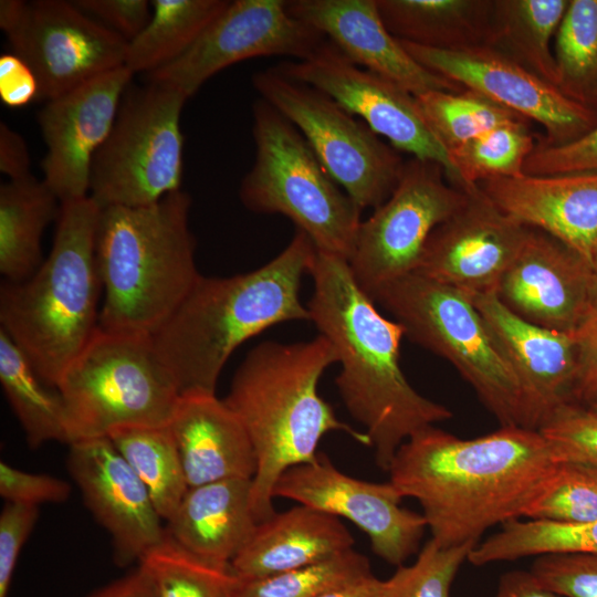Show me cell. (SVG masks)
<instances>
[{
	"label": "cell",
	"mask_w": 597,
	"mask_h": 597,
	"mask_svg": "<svg viewBox=\"0 0 597 597\" xmlns=\"http://www.w3.org/2000/svg\"><path fill=\"white\" fill-rule=\"evenodd\" d=\"M559 464L538 430L500 427L462 439L429 426L399 447L388 472L404 498L419 502L431 538L452 547L524 517Z\"/></svg>",
	"instance_id": "cell-1"
},
{
	"label": "cell",
	"mask_w": 597,
	"mask_h": 597,
	"mask_svg": "<svg viewBox=\"0 0 597 597\" xmlns=\"http://www.w3.org/2000/svg\"><path fill=\"white\" fill-rule=\"evenodd\" d=\"M310 274L311 321L334 347L341 370L335 384L348 413L359 422L388 471L413 433L448 420L452 411L420 395L400 366L402 326L383 316L356 283L347 260L317 251Z\"/></svg>",
	"instance_id": "cell-2"
},
{
	"label": "cell",
	"mask_w": 597,
	"mask_h": 597,
	"mask_svg": "<svg viewBox=\"0 0 597 597\" xmlns=\"http://www.w3.org/2000/svg\"><path fill=\"white\" fill-rule=\"evenodd\" d=\"M315 254L313 241L296 229L285 249L255 270L227 277L200 276L153 336L180 395L216 394L223 366L240 345L274 325L311 321L300 291Z\"/></svg>",
	"instance_id": "cell-3"
},
{
	"label": "cell",
	"mask_w": 597,
	"mask_h": 597,
	"mask_svg": "<svg viewBox=\"0 0 597 597\" xmlns=\"http://www.w3.org/2000/svg\"><path fill=\"white\" fill-rule=\"evenodd\" d=\"M337 355L323 335L253 347L233 375L223 400L244 426L256 457L251 504L259 522L275 513L273 491L281 475L315 459L322 438L342 431L370 447L365 432L342 422L318 392L325 370Z\"/></svg>",
	"instance_id": "cell-4"
},
{
	"label": "cell",
	"mask_w": 597,
	"mask_h": 597,
	"mask_svg": "<svg viewBox=\"0 0 597 597\" xmlns=\"http://www.w3.org/2000/svg\"><path fill=\"white\" fill-rule=\"evenodd\" d=\"M191 198L171 192L144 207L101 208L95 253L103 287L98 327L154 336L202 274L189 227Z\"/></svg>",
	"instance_id": "cell-5"
},
{
	"label": "cell",
	"mask_w": 597,
	"mask_h": 597,
	"mask_svg": "<svg viewBox=\"0 0 597 597\" xmlns=\"http://www.w3.org/2000/svg\"><path fill=\"white\" fill-rule=\"evenodd\" d=\"M100 213L90 196L62 202L49 256L29 279L0 289V329L53 387L98 328Z\"/></svg>",
	"instance_id": "cell-6"
},
{
	"label": "cell",
	"mask_w": 597,
	"mask_h": 597,
	"mask_svg": "<svg viewBox=\"0 0 597 597\" xmlns=\"http://www.w3.org/2000/svg\"><path fill=\"white\" fill-rule=\"evenodd\" d=\"M252 113L256 150L240 186L241 202L253 212L285 216L317 251L348 261L363 210L285 116L262 98L253 104Z\"/></svg>",
	"instance_id": "cell-7"
},
{
	"label": "cell",
	"mask_w": 597,
	"mask_h": 597,
	"mask_svg": "<svg viewBox=\"0 0 597 597\" xmlns=\"http://www.w3.org/2000/svg\"><path fill=\"white\" fill-rule=\"evenodd\" d=\"M370 298L395 317L405 336L448 360L501 427L525 428L521 383L469 295L410 273Z\"/></svg>",
	"instance_id": "cell-8"
},
{
	"label": "cell",
	"mask_w": 597,
	"mask_h": 597,
	"mask_svg": "<svg viewBox=\"0 0 597 597\" xmlns=\"http://www.w3.org/2000/svg\"><path fill=\"white\" fill-rule=\"evenodd\" d=\"M56 388L70 443L107 437L119 427L166 426L180 396L153 336L100 327Z\"/></svg>",
	"instance_id": "cell-9"
},
{
	"label": "cell",
	"mask_w": 597,
	"mask_h": 597,
	"mask_svg": "<svg viewBox=\"0 0 597 597\" xmlns=\"http://www.w3.org/2000/svg\"><path fill=\"white\" fill-rule=\"evenodd\" d=\"M187 100L156 81L127 87L92 165L90 197L101 208L149 206L181 189Z\"/></svg>",
	"instance_id": "cell-10"
},
{
	"label": "cell",
	"mask_w": 597,
	"mask_h": 597,
	"mask_svg": "<svg viewBox=\"0 0 597 597\" xmlns=\"http://www.w3.org/2000/svg\"><path fill=\"white\" fill-rule=\"evenodd\" d=\"M252 84L262 100L301 132L332 178L362 210L386 201L405 163L394 147L331 96L274 67L253 74Z\"/></svg>",
	"instance_id": "cell-11"
},
{
	"label": "cell",
	"mask_w": 597,
	"mask_h": 597,
	"mask_svg": "<svg viewBox=\"0 0 597 597\" xmlns=\"http://www.w3.org/2000/svg\"><path fill=\"white\" fill-rule=\"evenodd\" d=\"M444 168L412 157L404 163L390 196L362 220L348 259L359 287L370 297L381 286L413 273L433 230L464 202Z\"/></svg>",
	"instance_id": "cell-12"
},
{
	"label": "cell",
	"mask_w": 597,
	"mask_h": 597,
	"mask_svg": "<svg viewBox=\"0 0 597 597\" xmlns=\"http://www.w3.org/2000/svg\"><path fill=\"white\" fill-rule=\"evenodd\" d=\"M286 4L284 0L230 1L187 52L149 73V81L170 85L189 98L216 73L240 61L311 57L327 39L292 17Z\"/></svg>",
	"instance_id": "cell-13"
},
{
	"label": "cell",
	"mask_w": 597,
	"mask_h": 597,
	"mask_svg": "<svg viewBox=\"0 0 597 597\" xmlns=\"http://www.w3.org/2000/svg\"><path fill=\"white\" fill-rule=\"evenodd\" d=\"M281 74L311 85L348 113L359 116L396 150L440 164L449 182L455 180L451 158L426 123L410 92L348 60L331 41L311 57L273 66Z\"/></svg>",
	"instance_id": "cell-14"
},
{
	"label": "cell",
	"mask_w": 597,
	"mask_h": 597,
	"mask_svg": "<svg viewBox=\"0 0 597 597\" xmlns=\"http://www.w3.org/2000/svg\"><path fill=\"white\" fill-rule=\"evenodd\" d=\"M400 43L429 71L540 124L545 132L538 137L542 144H567L597 125V112L570 100L556 86L490 46L441 51Z\"/></svg>",
	"instance_id": "cell-15"
},
{
	"label": "cell",
	"mask_w": 597,
	"mask_h": 597,
	"mask_svg": "<svg viewBox=\"0 0 597 597\" xmlns=\"http://www.w3.org/2000/svg\"><path fill=\"white\" fill-rule=\"evenodd\" d=\"M273 495L348 520L368 536L375 555L397 567L418 551L428 528L422 514L400 505L404 496L390 481L353 478L323 452L286 470Z\"/></svg>",
	"instance_id": "cell-16"
},
{
	"label": "cell",
	"mask_w": 597,
	"mask_h": 597,
	"mask_svg": "<svg viewBox=\"0 0 597 597\" xmlns=\"http://www.w3.org/2000/svg\"><path fill=\"white\" fill-rule=\"evenodd\" d=\"M13 53L33 70L39 100L59 97L125 65L128 42L74 2H29L21 25L7 36Z\"/></svg>",
	"instance_id": "cell-17"
},
{
	"label": "cell",
	"mask_w": 597,
	"mask_h": 597,
	"mask_svg": "<svg viewBox=\"0 0 597 597\" xmlns=\"http://www.w3.org/2000/svg\"><path fill=\"white\" fill-rule=\"evenodd\" d=\"M461 189L463 205L433 230L413 273L469 296L496 294L530 228L503 212L478 184Z\"/></svg>",
	"instance_id": "cell-18"
},
{
	"label": "cell",
	"mask_w": 597,
	"mask_h": 597,
	"mask_svg": "<svg viewBox=\"0 0 597 597\" xmlns=\"http://www.w3.org/2000/svg\"><path fill=\"white\" fill-rule=\"evenodd\" d=\"M134 73L125 65L46 102L38 114L44 182L62 202L90 196L94 158L106 142Z\"/></svg>",
	"instance_id": "cell-19"
},
{
	"label": "cell",
	"mask_w": 597,
	"mask_h": 597,
	"mask_svg": "<svg viewBox=\"0 0 597 597\" xmlns=\"http://www.w3.org/2000/svg\"><path fill=\"white\" fill-rule=\"evenodd\" d=\"M69 446L67 470L86 506L111 535L116 564L139 563L166 536L146 485L108 437Z\"/></svg>",
	"instance_id": "cell-20"
},
{
	"label": "cell",
	"mask_w": 597,
	"mask_h": 597,
	"mask_svg": "<svg viewBox=\"0 0 597 597\" xmlns=\"http://www.w3.org/2000/svg\"><path fill=\"white\" fill-rule=\"evenodd\" d=\"M591 265L554 237L530 228L502 276L496 296L535 325L574 332L593 308Z\"/></svg>",
	"instance_id": "cell-21"
},
{
	"label": "cell",
	"mask_w": 597,
	"mask_h": 597,
	"mask_svg": "<svg viewBox=\"0 0 597 597\" xmlns=\"http://www.w3.org/2000/svg\"><path fill=\"white\" fill-rule=\"evenodd\" d=\"M470 297L521 383L525 428L538 430L556 408L575 401L578 348L573 332L530 323L509 310L496 294Z\"/></svg>",
	"instance_id": "cell-22"
},
{
	"label": "cell",
	"mask_w": 597,
	"mask_h": 597,
	"mask_svg": "<svg viewBox=\"0 0 597 597\" xmlns=\"http://www.w3.org/2000/svg\"><path fill=\"white\" fill-rule=\"evenodd\" d=\"M286 9L325 35L353 63L395 82L413 96L464 90L429 71L405 50L384 24L376 0H289Z\"/></svg>",
	"instance_id": "cell-23"
},
{
	"label": "cell",
	"mask_w": 597,
	"mask_h": 597,
	"mask_svg": "<svg viewBox=\"0 0 597 597\" xmlns=\"http://www.w3.org/2000/svg\"><path fill=\"white\" fill-rule=\"evenodd\" d=\"M507 216L597 258V171L491 178L478 184Z\"/></svg>",
	"instance_id": "cell-24"
},
{
	"label": "cell",
	"mask_w": 597,
	"mask_h": 597,
	"mask_svg": "<svg viewBox=\"0 0 597 597\" xmlns=\"http://www.w3.org/2000/svg\"><path fill=\"white\" fill-rule=\"evenodd\" d=\"M189 488L253 479L256 457L239 417L216 394L179 396L168 423Z\"/></svg>",
	"instance_id": "cell-25"
},
{
	"label": "cell",
	"mask_w": 597,
	"mask_h": 597,
	"mask_svg": "<svg viewBox=\"0 0 597 597\" xmlns=\"http://www.w3.org/2000/svg\"><path fill=\"white\" fill-rule=\"evenodd\" d=\"M353 545L338 517L298 504L259 522L230 566L238 577H263L323 562Z\"/></svg>",
	"instance_id": "cell-26"
},
{
	"label": "cell",
	"mask_w": 597,
	"mask_h": 597,
	"mask_svg": "<svg viewBox=\"0 0 597 597\" xmlns=\"http://www.w3.org/2000/svg\"><path fill=\"white\" fill-rule=\"evenodd\" d=\"M251 486V479H228L189 488L166 535L199 558L230 565L258 524Z\"/></svg>",
	"instance_id": "cell-27"
},
{
	"label": "cell",
	"mask_w": 597,
	"mask_h": 597,
	"mask_svg": "<svg viewBox=\"0 0 597 597\" xmlns=\"http://www.w3.org/2000/svg\"><path fill=\"white\" fill-rule=\"evenodd\" d=\"M398 40L441 50L488 46L493 0H376Z\"/></svg>",
	"instance_id": "cell-28"
},
{
	"label": "cell",
	"mask_w": 597,
	"mask_h": 597,
	"mask_svg": "<svg viewBox=\"0 0 597 597\" xmlns=\"http://www.w3.org/2000/svg\"><path fill=\"white\" fill-rule=\"evenodd\" d=\"M61 201L44 180L34 176L0 186V273L21 282L43 263L42 237L57 218Z\"/></svg>",
	"instance_id": "cell-29"
},
{
	"label": "cell",
	"mask_w": 597,
	"mask_h": 597,
	"mask_svg": "<svg viewBox=\"0 0 597 597\" xmlns=\"http://www.w3.org/2000/svg\"><path fill=\"white\" fill-rule=\"evenodd\" d=\"M569 0H493L488 46L557 87L552 45Z\"/></svg>",
	"instance_id": "cell-30"
},
{
	"label": "cell",
	"mask_w": 597,
	"mask_h": 597,
	"mask_svg": "<svg viewBox=\"0 0 597 597\" xmlns=\"http://www.w3.org/2000/svg\"><path fill=\"white\" fill-rule=\"evenodd\" d=\"M0 383L30 448L49 441L70 444L62 396L36 373L27 355L0 329Z\"/></svg>",
	"instance_id": "cell-31"
},
{
	"label": "cell",
	"mask_w": 597,
	"mask_h": 597,
	"mask_svg": "<svg viewBox=\"0 0 597 597\" xmlns=\"http://www.w3.org/2000/svg\"><path fill=\"white\" fill-rule=\"evenodd\" d=\"M226 0H153L145 29L128 42L125 66L148 74L187 52L227 8Z\"/></svg>",
	"instance_id": "cell-32"
},
{
	"label": "cell",
	"mask_w": 597,
	"mask_h": 597,
	"mask_svg": "<svg viewBox=\"0 0 597 597\" xmlns=\"http://www.w3.org/2000/svg\"><path fill=\"white\" fill-rule=\"evenodd\" d=\"M107 437L146 485L160 517L169 520L189 486L168 425L119 427Z\"/></svg>",
	"instance_id": "cell-33"
},
{
	"label": "cell",
	"mask_w": 597,
	"mask_h": 597,
	"mask_svg": "<svg viewBox=\"0 0 597 597\" xmlns=\"http://www.w3.org/2000/svg\"><path fill=\"white\" fill-rule=\"evenodd\" d=\"M561 553L597 555V521L569 524L513 520L503 524L500 532L478 543L468 561L474 566H483Z\"/></svg>",
	"instance_id": "cell-34"
},
{
	"label": "cell",
	"mask_w": 597,
	"mask_h": 597,
	"mask_svg": "<svg viewBox=\"0 0 597 597\" xmlns=\"http://www.w3.org/2000/svg\"><path fill=\"white\" fill-rule=\"evenodd\" d=\"M557 88L597 112V0H569L554 39Z\"/></svg>",
	"instance_id": "cell-35"
},
{
	"label": "cell",
	"mask_w": 597,
	"mask_h": 597,
	"mask_svg": "<svg viewBox=\"0 0 597 597\" xmlns=\"http://www.w3.org/2000/svg\"><path fill=\"white\" fill-rule=\"evenodd\" d=\"M416 101L426 123L448 154L500 125L527 121L467 88L432 91L416 96Z\"/></svg>",
	"instance_id": "cell-36"
},
{
	"label": "cell",
	"mask_w": 597,
	"mask_h": 597,
	"mask_svg": "<svg viewBox=\"0 0 597 597\" xmlns=\"http://www.w3.org/2000/svg\"><path fill=\"white\" fill-rule=\"evenodd\" d=\"M536 143L528 121L500 125L449 153L457 175L452 185L464 187L520 176Z\"/></svg>",
	"instance_id": "cell-37"
},
{
	"label": "cell",
	"mask_w": 597,
	"mask_h": 597,
	"mask_svg": "<svg viewBox=\"0 0 597 597\" xmlns=\"http://www.w3.org/2000/svg\"><path fill=\"white\" fill-rule=\"evenodd\" d=\"M139 563L153 578L155 597H233L230 565L199 558L167 535Z\"/></svg>",
	"instance_id": "cell-38"
},
{
	"label": "cell",
	"mask_w": 597,
	"mask_h": 597,
	"mask_svg": "<svg viewBox=\"0 0 597 597\" xmlns=\"http://www.w3.org/2000/svg\"><path fill=\"white\" fill-rule=\"evenodd\" d=\"M371 573L369 559L350 548L302 568L256 578L237 576L233 597H317Z\"/></svg>",
	"instance_id": "cell-39"
},
{
	"label": "cell",
	"mask_w": 597,
	"mask_h": 597,
	"mask_svg": "<svg viewBox=\"0 0 597 597\" xmlns=\"http://www.w3.org/2000/svg\"><path fill=\"white\" fill-rule=\"evenodd\" d=\"M524 517L569 524L597 521V470L561 463L548 488L527 507Z\"/></svg>",
	"instance_id": "cell-40"
},
{
	"label": "cell",
	"mask_w": 597,
	"mask_h": 597,
	"mask_svg": "<svg viewBox=\"0 0 597 597\" xmlns=\"http://www.w3.org/2000/svg\"><path fill=\"white\" fill-rule=\"evenodd\" d=\"M476 544L443 547L430 538L410 566L388 578V597H450L452 582Z\"/></svg>",
	"instance_id": "cell-41"
},
{
	"label": "cell",
	"mask_w": 597,
	"mask_h": 597,
	"mask_svg": "<svg viewBox=\"0 0 597 597\" xmlns=\"http://www.w3.org/2000/svg\"><path fill=\"white\" fill-rule=\"evenodd\" d=\"M538 431L558 463L597 470V411L576 401L564 404L549 415Z\"/></svg>",
	"instance_id": "cell-42"
},
{
	"label": "cell",
	"mask_w": 597,
	"mask_h": 597,
	"mask_svg": "<svg viewBox=\"0 0 597 597\" xmlns=\"http://www.w3.org/2000/svg\"><path fill=\"white\" fill-rule=\"evenodd\" d=\"M530 572L544 587L562 597H597V555H541Z\"/></svg>",
	"instance_id": "cell-43"
},
{
	"label": "cell",
	"mask_w": 597,
	"mask_h": 597,
	"mask_svg": "<svg viewBox=\"0 0 597 597\" xmlns=\"http://www.w3.org/2000/svg\"><path fill=\"white\" fill-rule=\"evenodd\" d=\"M597 171V125L567 144L551 146L538 142L527 157L523 174L547 176Z\"/></svg>",
	"instance_id": "cell-44"
},
{
	"label": "cell",
	"mask_w": 597,
	"mask_h": 597,
	"mask_svg": "<svg viewBox=\"0 0 597 597\" xmlns=\"http://www.w3.org/2000/svg\"><path fill=\"white\" fill-rule=\"evenodd\" d=\"M71 494V485L60 478L19 470L0 462V495L6 502L39 506L62 503Z\"/></svg>",
	"instance_id": "cell-45"
},
{
	"label": "cell",
	"mask_w": 597,
	"mask_h": 597,
	"mask_svg": "<svg viewBox=\"0 0 597 597\" xmlns=\"http://www.w3.org/2000/svg\"><path fill=\"white\" fill-rule=\"evenodd\" d=\"M38 517V506L12 502L0 513V597H8L19 554Z\"/></svg>",
	"instance_id": "cell-46"
},
{
	"label": "cell",
	"mask_w": 597,
	"mask_h": 597,
	"mask_svg": "<svg viewBox=\"0 0 597 597\" xmlns=\"http://www.w3.org/2000/svg\"><path fill=\"white\" fill-rule=\"evenodd\" d=\"M83 12L97 20L127 42L135 39L151 17L147 0H77L73 1Z\"/></svg>",
	"instance_id": "cell-47"
},
{
	"label": "cell",
	"mask_w": 597,
	"mask_h": 597,
	"mask_svg": "<svg viewBox=\"0 0 597 597\" xmlns=\"http://www.w3.org/2000/svg\"><path fill=\"white\" fill-rule=\"evenodd\" d=\"M573 335L578 348L574 399L586 404L597 395V310H590Z\"/></svg>",
	"instance_id": "cell-48"
},
{
	"label": "cell",
	"mask_w": 597,
	"mask_h": 597,
	"mask_svg": "<svg viewBox=\"0 0 597 597\" xmlns=\"http://www.w3.org/2000/svg\"><path fill=\"white\" fill-rule=\"evenodd\" d=\"M0 98L9 107H22L39 100L36 75L15 53L0 56Z\"/></svg>",
	"instance_id": "cell-49"
},
{
	"label": "cell",
	"mask_w": 597,
	"mask_h": 597,
	"mask_svg": "<svg viewBox=\"0 0 597 597\" xmlns=\"http://www.w3.org/2000/svg\"><path fill=\"white\" fill-rule=\"evenodd\" d=\"M30 155L24 138L8 126L0 123V171L9 180L29 177Z\"/></svg>",
	"instance_id": "cell-50"
},
{
	"label": "cell",
	"mask_w": 597,
	"mask_h": 597,
	"mask_svg": "<svg viewBox=\"0 0 597 597\" xmlns=\"http://www.w3.org/2000/svg\"><path fill=\"white\" fill-rule=\"evenodd\" d=\"M86 597H155V587L149 572L139 563L129 574Z\"/></svg>",
	"instance_id": "cell-51"
},
{
	"label": "cell",
	"mask_w": 597,
	"mask_h": 597,
	"mask_svg": "<svg viewBox=\"0 0 597 597\" xmlns=\"http://www.w3.org/2000/svg\"><path fill=\"white\" fill-rule=\"evenodd\" d=\"M494 597H562L544 587L531 572L512 570L500 578Z\"/></svg>",
	"instance_id": "cell-52"
},
{
	"label": "cell",
	"mask_w": 597,
	"mask_h": 597,
	"mask_svg": "<svg viewBox=\"0 0 597 597\" xmlns=\"http://www.w3.org/2000/svg\"><path fill=\"white\" fill-rule=\"evenodd\" d=\"M388 580H381L371 573L332 588L317 597H388Z\"/></svg>",
	"instance_id": "cell-53"
},
{
	"label": "cell",
	"mask_w": 597,
	"mask_h": 597,
	"mask_svg": "<svg viewBox=\"0 0 597 597\" xmlns=\"http://www.w3.org/2000/svg\"><path fill=\"white\" fill-rule=\"evenodd\" d=\"M29 9V2L21 0L0 1V27L9 36L23 22Z\"/></svg>",
	"instance_id": "cell-54"
},
{
	"label": "cell",
	"mask_w": 597,
	"mask_h": 597,
	"mask_svg": "<svg viewBox=\"0 0 597 597\" xmlns=\"http://www.w3.org/2000/svg\"><path fill=\"white\" fill-rule=\"evenodd\" d=\"M591 306L597 310V258L591 269V289H590Z\"/></svg>",
	"instance_id": "cell-55"
},
{
	"label": "cell",
	"mask_w": 597,
	"mask_h": 597,
	"mask_svg": "<svg viewBox=\"0 0 597 597\" xmlns=\"http://www.w3.org/2000/svg\"><path fill=\"white\" fill-rule=\"evenodd\" d=\"M585 405L588 406L590 409L597 411V395Z\"/></svg>",
	"instance_id": "cell-56"
}]
</instances>
